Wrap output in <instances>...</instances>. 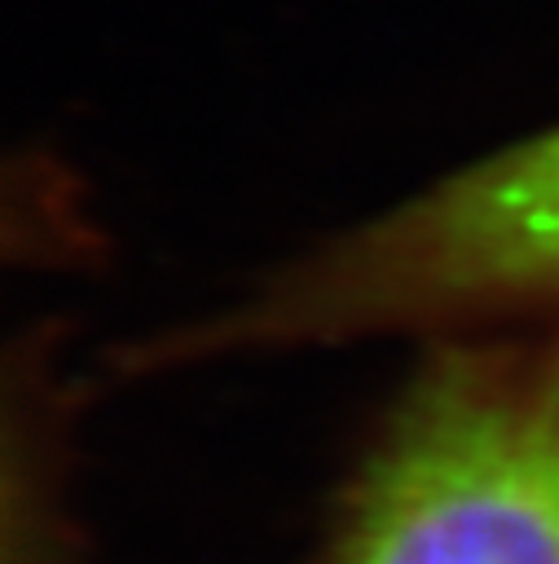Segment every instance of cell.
Segmentation results:
<instances>
[{
  "label": "cell",
  "instance_id": "obj_2",
  "mask_svg": "<svg viewBox=\"0 0 559 564\" xmlns=\"http://www.w3.org/2000/svg\"><path fill=\"white\" fill-rule=\"evenodd\" d=\"M304 564H559V322L440 335Z\"/></svg>",
  "mask_w": 559,
  "mask_h": 564
},
{
  "label": "cell",
  "instance_id": "obj_1",
  "mask_svg": "<svg viewBox=\"0 0 559 564\" xmlns=\"http://www.w3.org/2000/svg\"><path fill=\"white\" fill-rule=\"evenodd\" d=\"M533 322H559V123L313 247L145 361Z\"/></svg>",
  "mask_w": 559,
  "mask_h": 564
}]
</instances>
